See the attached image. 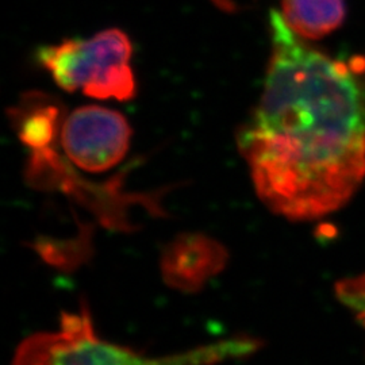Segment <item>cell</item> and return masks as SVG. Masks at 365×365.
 Segmentation results:
<instances>
[{"label":"cell","instance_id":"9c48e42d","mask_svg":"<svg viewBox=\"0 0 365 365\" xmlns=\"http://www.w3.org/2000/svg\"><path fill=\"white\" fill-rule=\"evenodd\" d=\"M214 1H215L218 6H225L226 9H227L229 6H232V3H230L229 0H214Z\"/></svg>","mask_w":365,"mask_h":365},{"label":"cell","instance_id":"277c9868","mask_svg":"<svg viewBox=\"0 0 365 365\" xmlns=\"http://www.w3.org/2000/svg\"><path fill=\"white\" fill-rule=\"evenodd\" d=\"M131 128L115 110L83 106L66 117L61 145L68 158L83 170L99 173L118 165L130 148Z\"/></svg>","mask_w":365,"mask_h":365},{"label":"cell","instance_id":"52a82bcc","mask_svg":"<svg viewBox=\"0 0 365 365\" xmlns=\"http://www.w3.org/2000/svg\"><path fill=\"white\" fill-rule=\"evenodd\" d=\"M60 110L42 95H29L11 110V119L18 137L37 153L46 152L58 131Z\"/></svg>","mask_w":365,"mask_h":365},{"label":"cell","instance_id":"3957f363","mask_svg":"<svg viewBox=\"0 0 365 365\" xmlns=\"http://www.w3.org/2000/svg\"><path fill=\"white\" fill-rule=\"evenodd\" d=\"M133 48L119 29H107L90 39H64L39 51L38 60L66 92L93 99L131 101L137 93L131 69Z\"/></svg>","mask_w":365,"mask_h":365},{"label":"cell","instance_id":"6da1fadb","mask_svg":"<svg viewBox=\"0 0 365 365\" xmlns=\"http://www.w3.org/2000/svg\"><path fill=\"white\" fill-rule=\"evenodd\" d=\"M260 102L237 135L261 202L289 221L342 209L365 180V87L271 13Z\"/></svg>","mask_w":365,"mask_h":365},{"label":"cell","instance_id":"5b68a950","mask_svg":"<svg viewBox=\"0 0 365 365\" xmlns=\"http://www.w3.org/2000/svg\"><path fill=\"white\" fill-rule=\"evenodd\" d=\"M225 261L220 245L202 235L180 237L163 260L165 279L176 287H199Z\"/></svg>","mask_w":365,"mask_h":365},{"label":"cell","instance_id":"ba28073f","mask_svg":"<svg viewBox=\"0 0 365 365\" xmlns=\"http://www.w3.org/2000/svg\"><path fill=\"white\" fill-rule=\"evenodd\" d=\"M334 289L337 299L365 329V272L341 279Z\"/></svg>","mask_w":365,"mask_h":365},{"label":"cell","instance_id":"8992f818","mask_svg":"<svg viewBox=\"0 0 365 365\" xmlns=\"http://www.w3.org/2000/svg\"><path fill=\"white\" fill-rule=\"evenodd\" d=\"M282 16L298 37L319 39L342 26L345 0H282Z\"/></svg>","mask_w":365,"mask_h":365},{"label":"cell","instance_id":"7a4b0ae2","mask_svg":"<svg viewBox=\"0 0 365 365\" xmlns=\"http://www.w3.org/2000/svg\"><path fill=\"white\" fill-rule=\"evenodd\" d=\"M255 339H233L203 345L188 352L148 357L130 348L102 339L87 307L64 313L54 331L25 339L11 365H212L256 351Z\"/></svg>","mask_w":365,"mask_h":365}]
</instances>
